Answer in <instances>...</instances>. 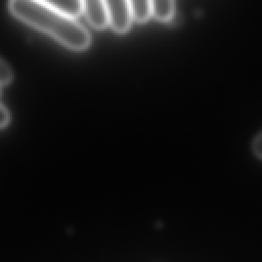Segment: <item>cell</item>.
Returning <instances> with one entry per match:
<instances>
[{
  "instance_id": "obj_1",
  "label": "cell",
  "mask_w": 262,
  "mask_h": 262,
  "mask_svg": "<svg viewBox=\"0 0 262 262\" xmlns=\"http://www.w3.org/2000/svg\"><path fill=\"white\" fill-rule=\"evenodd\" d=\"M8 8L14 16L47 33L70 49L83 50L90 43V36L82 25L59 13L44 0H10Z\"/></svg>"
},
{
  "instance_id": "obj_2",
  "label": "cell",
  "mask_w": 262,
  "mask_h": 262,
  "mask_svg": "<svg viewBox=\"0 0 262 262\" xmlns=\"http://www.w3.org/2000/svg\"><path fill=\"white\" fill-rule=\"evenodd\" d=\"M104 2L107 9L108 25L119 33L126 32L132 18L129 0H104Z\"/></svg>"
},
{
  "instance_id": "obj_3",
  "label": "cell",
  "mask_w": 262,
  "mask_h": 262,
  "mask_svg": "<svg viewBox=\"0 0 262 262\" xmlns=\"http://www.w3.org/2000/svg\"><path fill=\"white\" fill-rule=\"evenodd\" d=\"M83 12L90 25L102 29L108 25L107 9L104 0H83Z\"/></svg>"
},
{
  "instance_id": "obj_4",
  "label": "cell",
  "mask_w": 262,
  "mask_h": 262,
  "mask_svg": "<svg viewBox=\"0 0 262 262\" xmlns=\"http://www.w3.org/2000/svg\"><path fill=\"white\" fill-rule=\"evenodd\" d=\"M59 13L75 18L83 11V0H44Z\"/></svg>"
},
{
  "instance_id": "obj_5",
  "label": "cell",
  "mask_w": 262,
  "mask_h": 262,
  "mask_svg": "<svg viewBox=\"0 0 262 262\" xmlns=\"http://www.w3.org/2000/svg\"><path fill=\"white\" fill-rule=\"evenodd\" d=\"M132 18L137 21L146 20L151 14L150 0H129Z\"/></svg>"
},
{
  "instance_id": "obj_6",
  "label": "cell",
  "mask_w": 262,
  "mask_h": 262,
  "mask_svg": "<svg viewBox=\"0 0 262 262\" xmlns=\"http://www.w3.org/2000/svg\"><path fill=\"white\" fill-rule=\"evenodd\" d=\"M151 1V14L160 19H169L174 12V2L172 0H150Z\"/></svg>"
},
{
  "instance_id": "obj_7",
  "label": "cell",
  "mask_w": 262,
  "mask_h": 262,
  "mask_svg": "<svg viewBox=\"0 0 262 262\" xmlns=\"http://www.w3.org/2000/svg\"><path fill=\"white\" fill-rule=\"evenodd\" d=\"M12 78V72L9 66L4 61V59L0 60V83L1 85H5L10 82Z\"/></svg>"
},
{
  "instance_id": "obj_8",
  "label": "cell",
  "mask_w": 262,
  "mask_h": 262,
  "mask_svg": "<svg viewBox=\"0 0 262 262\" xmlns=\"http://www.w3.org/2000/svg\"><path fill=\"white\" fill-rule=\"evenodd\" d=\"M252 151L257 159L262 160V131L260 133H258L255 136V138L253 139Z\"/></svg>"
},
{
  "instance_id": "obj_9",
  "label": "cell",
  "mask_w": 262,
  "mask_h": 262,
  "mask_svg": "<svg viewBox=\"0 0 262 262\" xmlns=\"http://www.w3.org/2000/svg\"><path fill=\"white\" fill-rule=\"evenodd\" d=\"M9 121V114L5 108L4 104H0V126L3 128Z\"/></svg>"
}]
</instances>
